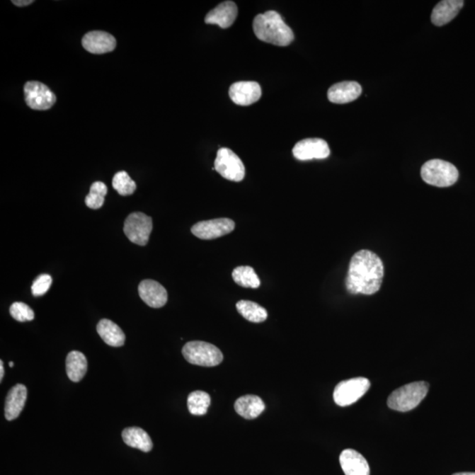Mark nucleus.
Masks as SVG:
<instances>
[{
    "instance_id": "obj_26",
    "label": "nucleus",
    "mask_w": 475,
    "mask_h": 475,
    "mask_svg": "<svg viewBox=\"0 0 475 475\" xmlns=\"http://www.w3.org/2000/svg\"><path fill=\"white\" fill-rule=\"evenodd\" d=\"M210 405V394L202 391H195L188 395V408L191 415L205 416Z\"/></svg>"
},
{
    "instance_id": "obj_31",
    "label": "nucleus",
    "mask_w": 475,
    "mask_h": 475,
    "mask_svg": "<svg viewBox=\"0 0 475 475\" xmlns=\"http://www.w3.org/2000/svg\"><path fill=\"white\" fill-rule=\"evenodd\" d=\"M35 1H33V0H13L12 3L14 4V5L17 6H27L31 5V4L34 3Z\"/></svg>"
},
{
    "instance_id": "obj_24",
    "label": "nucleus",
    "mask_w": 475,
    "mask_h": 475,
    "mask_svg": "<svg viewBox=\"0 0 475 475\" xmlns=\"http://www.w3.org/2000/svg\"><path fill=\"white\" fill-rule=\"evenodd\" d=\"M237 311L246 320L261 324L265 321L268 318V311L265 308L260 304L249 300H241L236 304Z\"/></svg>"
},
{
    "instance_id": "obj_23",
    "label": "nucleus",
    "mask_w": 475,
    "mask_h": 475,
    "mask_svg": "<svg viewBox=\"0 0 475 475\" xmlns=\"http://www.w3.org/2000/svg\"><path fill=\"white\" fill-rule=\"evenodd\" d=\"M88 371V360L85 355L79 351H71L67 357V372L69 379L74 382H79L84 378Z\"/></svg>"
},
{
    "instance_id": "obj_28",
    "label": "nucleus",
    "mask_w": 475,
    "mask_h": 475,
    "mask_svg": "<svg viewBox=\"0 0 475 475\" xmlns=\"http://www.w3.org/2000/svg\"><path fill=\"white\" fill-rule=\"evenodd\" d=\"M112 185L121 195H130L137 190V184L129 176L128 173L121 171L115 173Z\"/></svg>"
},
{
    "instance_id": "obj_4",
    "label": "nucleus",
    "mask_w": 475,
    "mask_h": 475,
    "mask_svg": "<svg viewBox=\"0 0 475 475\" xmlns=\"http://www.w3.org/2000/svg\"><path fill=\"white\" fill-rule=\"evenodd\" d=\"M420 176L426 183L438 188L452 186L459 179V171L452 163L431 159L420 169Z\"/></svg>"
},
{
    "instance_id": "obj_10",
    "label": "nucleus",
    "mask_w": 475,
    "mask_h": 475,
    "mask_svg": "<svg viewBox=\"0 0 475 475\" xmlns=\"http://www.w3.org/2000/svg\"><path fill=\"white\" fill-rule=\"evenodd\" d=\"M234 228V221L224 217V219L201 221L192 227L191 233L198 239L210 241L229 234Z\"/></svg>"
},
{
    "instance_id": "obj_2",
    "label": "nucleus",
    "mask_w": 475,
    "mask_h": 475,
    "mask_svg": "<svg viewBox=\"0 0 475 475\" xmlns=\"http://www.w3.org/2000/svg\"><path fill=\"white\" fill-rule=\"evenodd\" d=\"M253 28L257 38L274 45L287 46L294 40L292 28L286 25L280 14L275 11L258 14L253 20Z\"/></svg>"
},
{
    "instance_id": "obj_14",
    "label": "nucleus",
    "mask_w": 475,
    "mask_h": 475,
    "mask_svg": "<svg viewBox=\"0 0 475 475\" xmlns=\"http://www.w3.org/2000/svg\"><path fill=\"white\" fill-rule=\"evenodd\" d=\"M139 293L144 302L152 308L163 307L168 302V292L164 286L150 279L140 282Z\"/></svg>"
},
{
    "instance_id": "obj_34",
    "label": "nucleus",
    "mask_w": 475,
    "mask_h": 475,
    "mask_svg": "<svg viewBox=\"0 0 475 475\" xmlns=\"http://www.w3.org/2000/svg\"><path fill=\"white\" fill-rule=\"evenodd\" d=\"M13 365H14L13 362H9V366H10V367H12V368H13Z\"/></svg>"
},
{
    "instance_id": "obj_32",
    "label": "nucleus",
    "mask_w": 475,
    "mask_h": 475,
    "mask_svg": "<svg viewBox=\"0 0 475 475\" xmlns=\"http://www.w3.org/2000/svg\"><path fill=\"white\" fill-rule=\"evenodd\" d=\"M4 375H5V369H4V362L0 361V382H2Z\"/></svg>"
},
{
    "instance_id": "obj_9",
    "label": "nucleus",
    "mask_w": 475,
    "mask_h": 475,
    "mask_svg": "<svg viewBox=\"0 0 475 475\" xmlns=\"http://www.w3.org/2000/svg\"><path fill=\"white\" fill-rule=\"evenodd\" d=\"M25 101L35 110H48L56 103L55 94L48 86L38 81H28L24 86Z\"/></svg>"
},
{
    "instance_id": "obj_22",
    "label": "nucleus",
    "mask_w": 475,
    "mask_h": 475,
    "mask_svg": "<svg viewBox=\"0 0 475 475\" xmlns=\"http://www.w3.org/2000/svg\"><path fill=\"white\" fill-rule=\"evenodd\" d=\"M123 442L130 447L140 450V451L150 452L154 445L147 431L139 427L126 428L122 433Z\"/></svg>"
},
{
    "instance_id": "obj_21",
    "label": "nucleus",
    "mask_w": 475,
    "mask_h": 475,
    "mask_svg": "<svg viewBox=\"0 0 475 475\" xmlns=\"http://www.w3.org/2000/svg\"><path fill=\"white\" fill-rule=\"evenodd\" d=\"M97 332L101 338L108 345L112 347H121L125 344V335L118 325L110 320L103 319L97 325Z\"/></svg>"
},
{
    "instance_id": "obj_29",
    "label": "nucleus",
    "mask_w": 475,
    "mask_h": 475,
    "mask_svg": "<svg viewBox=\"0 0 475 475\" xmlns=\"http://www.w3.org/2000/svg\"><path fill=\"white\" fill-rule=\"evenodd\" d=\"M10 314L14 320L20 322L31 321L35 319L34 311L23 302L13 303L10 307Z\"/></svg>"
},
{
    "instance_id": "obj_30",
    "label": "nucleus",
    "mask_w": 475,
    "mask_h": 475,
    "mask_svg": "<svg viewBox=\"0 0 475 475\" xmlns=\"http://www.w3.org/2000/svg\"><path fill=\"white\" fill-rule=\"evenodd\" d=\"M52 284V277L48 274H42L35 279L32 285V293L35 297L45 295Z\"/></svg>"
},
{
    "instance_id": "obj_20",
    "label": "nucleus",
    "mask_w": 475,
    "mask_h": 475,
    "mask_svg": "<svg viewBox=\"0 0 475 475\" xmlns=\"http://www.w3.org/2000/svg\"><path fill=\"white\" fill-rule=\"evenodd\" d=\"M234 409L243 418L252 420L257 418L265 411V404L259 396L248 394L235 401Z\"/></svg>"
},
{
    "instance_id": "obj_27",
    "label": "nucleus",
    "mask_w": 475,
    "mask_h": 475,
    "mask_svg": "<svg viewBox=\"0 0 475 475\" xmlns=\"http://www.w3.org/2000/svg\"><path fill=\"white\" fill-rule=\"evenodd\" d=\"M107 193L106 184L103 183V181H96L91 186L89 194L86 197V206L93 210L103 207Z\"/></svg>"
},
{
    "instance_id": "obj_13",
    "label": "nucleus",
    "mask_w": 475,
    "mask_h": 475,
    "mask_svg": "<svg viewBox=\"0 0 475 475\" xmlns=\"http://www.w3.org/2000/svg\"><path fill=\"white\" fill-rule=\"evenodd\" d=\"M82 45L92 54H105L113 52L117 47V40L110 33L91 31L82 39Z\"/></svg>"
},
{
    "instance_id": "obj_7",
    "label": "nucleus",
    "mask_w": 475,
    "mask_h": 475,
    "mask_svg": "<svg viewBox=\"0 0 475 475\" xmlns=\"http://www.w3.org/2000/svg\"><path fill=\"white\" fill-rule=\"evenodd\" d=\"M371 383L365 378H355L340 382L333 391V400L340 407L357 402L367 393Z\"/></svg>"
},
{
    "instance_id": "obj_15",
    "label": "nucleus",
    "mask_w": 475,
    "mask_h": 475,
    "mask_svg": "<svg viewBox=\"0 0 475 475\" xmlns=\"http://www.w3.org/2000/svg\"><path fill=\"white\" fill-rule=\"evenodd\" d=\"M238 16V7L233 1H224L210 11L205 17V23L219 25L228 28L234 24Z\"/></svg>"
},
{
    "instance_id": "obj_16",
    "label": "nucleus",
    "mask_w": 475,
    "mask_h": 475,
    "mask_svg": "<svg viewBox=\"0 0 475 475\" xmlns=\"http://www.w3.org/2000/svg\"><path fill=\"white\" fill-rule=\"evenodd\" d=\"M340 464L345 475H370L367 460L355 450H344L340 455Z\"/></svg>"
},
{
    "instance_id": "obj_25",
    "label": "nucleus",
    "mask_w": 475,
    "mask_h": 475,
    "mask_svg": "<svg viewBox=\"0 0 475 475\" xmlns=\"http://www.w3.org/2000/svg\"><path fill=\"white\" fill-rule=\"evenodd\" d=\"M231 275H233L234 281L241 287L251 289L260 287V278L252 267L239 266L235 268Z\"/></svg>"
},
{
    "instance_id": "obj_8",
    "label": "nucleus",
    "mask_w": 475,
    "mask_h": 475,
    "mask_svg": "<svg viewBox=\"0 0 475 475\" xmlns=\"http://www.w3.org/2000/svg\"><path fill=\"white\" fill-rule=\"evenodd\" d=\"M152 231L151 217L142 212L130 214L125 222L123 231L134 244L146 246Z\"/></svg>"
},
{
    "instance_id": "obj_11",
    "label": "nucleus",
    "mask_w": 475,
    "mask_h": 475,
    "mask_svg": "<svg viewBox=\"0 0 475 475\" xmlns=\"http://www.w3.org/2000/svg\"><path fill=\"white\" fill-rule=\"evenodd\" d=\"M292 154L297 159L302 161L324 159L330 155V149L324 139H307L295 144Z\"/></svg>"
},
{
    "instance_id": "obj_5",
    "label": "nucleus",
    "mask_w": 475,
    "mask_h": 475,
    "mask_svg": "<svg viewBox=\"0 0 475 475\" xmlns=\"http://www.w3.org/2000/svg\"><path fill=\"white\" fill-rule=\"evenodd\" d=\"M185 359L192 365L214 367L222 362L224 356L219 348L212 343L193 340L183 348Z\"/></svg>"
},
{
    "instance_id": "obj_33",
    "label": "nucleus",
    "mask_w": 475,
    "mask_h": 475,
    "mask_svg": "<svg viewBox=\"0 0 475 475\" xmlns=\"http://www.w3.org/2000/svg\"><path fill=\"white\" fill-rule=\"evenodd\" d=\"M452 475H475V473H457Z\"/></svg>"
},
{
    "instance_id": "obj_18",
    "label": "nucleus",
    "mask_w": 475,
    "mask_h": 475,
    "mask_svg": "<svg viewBox=\"0 0 475 475\" xmlns=\"http://www.w3.org/2000/svg\"><path fill=\"white\" fill-rule=\"evenodd\" d=\"M28 396L27 387L21 384L11 388L6 399L5 416L6 420H13L19 417L23 411Z\"/></svg>"
},
{
    "instance_id": "obj_12",
    "label": "nucleus",
    "mask_w": 475,
    "mask_h": 475,
    "mask_svg": "<svg viewBox=\"0 0 475 475\" xmlns=\"http://www.w3.org/2000/svg\"><path fill=\"white\" fill-rule=\"evenodd\" d=\"M229 96L235 104L239 106H249L260 100L262 96V88L257 82H237L230 86Z\"/></svg>"
},
{
    "instance_id": "obj_6",
    "label": "nucleus",
    "mask_w": 475,
    "mask_h": 475,
    "mask_svg": "<svg viewBox=\"0 0 475 475\" xmlns=\"http://www.w3.org/2000/svg\"><path fill=\"white\" fill-rule=\"evenodd\" d=\"M214 168L228 181L239 183L245 178L244 164L239 156L228 148H220L217 151Z\"/></svg>"
},
{
    "instance_id": "obj_3",
    "label": "nucleus",
    "mask_w": 475,
    "mask_h": 475,
    "mask_svg": "<svg viewBox=\"0 0 475 475\" xmlns=\"http://www.w3.org/2000/svg\"><path fill=\"white\" fill-rule=\"evenodd\" d=\"M428 391L429 385L424 382L411 383L398 388L388 398V407L396 411H411L426 397Z\"/></svg>"
},
{
    "instance_id": "obj_19",
    "label": "nucleus",
    "mask_w": 475,
    "mask_h": 475,
    "mask_svg": "<svg viewBox=\"0 0 475 475\" xmlns=\"http://www.w3.org/2000/svg\"><path fill=\"white\" fill-rule=\"evenodd\" d=\"M465 2L462 0H444L434 7L431 21L437 27L444 26L458 16Z\"/></svg>"
},
{
    "instance_id": "obj_17",
    "label": "nucleus",
    "mask_w": 475,
    "mask_h": 475,
    "mask_svg": "<svg viewBox=\"0 0 475 475\" xmlns=\"http://www.w3.org/2000/svg\"><path fill=\"white\" fill-rule=\"evenodd\" d=\"M362 88L356 81L337 83L328 89V98L332 103L345 104L361 96Z\"/></svg>"
},
{
    "instance_id": "obj_1",
    "label": "nucleus",
    "mask_w": 475,
    "mask_h": 475,
    "mask_svg": "<svg viewBox=\"0 0 475 475\" xmlns=\"http://www.w3.org/2000/svg\"><path fill=\"white\" fill-rule=\"evenodd\" d=\"M384 265L382 259L370 250H360L350 260L346 289L350 294L373 295L382 287Z\"/></svg>"
}]
</instances>
